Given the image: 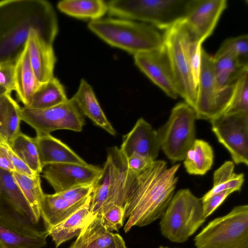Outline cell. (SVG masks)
<instances>
[{
    "instance_id": "33",
    "label": "cell",
    "mask_w": 248,
    "mask_h": 248,
    "mask_svg": "<svg viewBox=\"0 0 248 248\" xmlns=\"http://www.w3.org/2000/svg\"><path fill=\"white\" fill-rule=\"evenodd\" d=\"M48 236L29 237L0 224V248H42L46 245Z\"/></svg>"
},
{
    "instance_id": "50",
    "label": "cell",
    "mask_w": 248,
    "mask_h": 248,
    "mask_svg": "<svg viewBox=\"0 0 248 248\" xmlns=\"http://www.w3.org/2000/svg\"><path fill=\"white\" fill-rule=\"evenodd\" d=\"M159 248H170L167 247L160 246L159 247Z\"/></svg>"
},
{
    "instance_id": "11",
    "label": "cell",
    "mask_w": 248,
    "mask_h": 248,
    "mask_svg": "<svg viewBox=\"0 0 248 248\" xmlns=\"http://www.w3.org/2000/svg\"><path fill=\"white\" fill-rule=\"evenodd\" d=\"M210 122L213 132L233 162L248 166V113H223Z\"/></svg>"
},
{
    "instance_id": "51",
    "label": "cell",
    "mask_w": 248,
    "mask_h": 248,
    "mask_svg": "<svg viewBox=\"0 0 248 248\" xmlns=\"http://www.w3.org/2000/svg\"></svg>"
},
{
    "instance_id": "46",
    "label": "cell",
    "mask_w": 248,
    "mask_h": 248,
    "mask_svg": "<svg viewBox=\"0 0 248 248\" xmlns=\"http://www.w3.org/2000/svg\"><path fill=\"white\" fill-rule=\"evenodd\" d=\"M114 233L106 228L95 240V243L98 248H110L114 240Z\"/></svg>"
},
{
    "instance_id": "36",
    "label": "cell",
    "mask_w": 248,
    "mask_h": 248,
    "mask_svg": "<svg viewBox=\"0 0 248 248\" xmlns=\"http://www.w3.org/2000/svg\"><path fill=\"white\" fill-rule=\"evenodd\" d=\"M234 165L232 161H225L213 174V186L201 199L202 202L212 196L224 190H229V185L233 176ZM231 191V190H230Z\"/></svg>"
},
{
    "instance_id": "34",
    "label": "cell",
    "mask_w": 248,
    "mask_h": 248,
    "mask_svg": "<svg viewBox=\"0 0 248 248\" xmlns=\"http://www.w3.org/2000/svg\"><path fill=\"white\" fill-rule=\"evenodd\" d=\"M248 113V71L234 84L231 103L224 113Z\"/></svg>"
},
{
    "instance_id": "44",
    "label": "cell",
    "mask_w": 248,
    "mask_h": 248,
    "mask_svg": "<svg viewBox=\"0 0 248 248\" xmlns=\"http://www.w3.org/2000/svg\"><path fill=\"white\" fill-rule=\"evenodd\" d=\"M11 161L15 168V172L29 177H33L37 174L33 171L13 151L9 144L7 147Z\"/></svg>"
},
{
    "instance_id": "45",
    "label": "cell",
    "mask_w": 248,
    "mask_h": 248,
    "mask_svg": "<svg viewBox=\"0 0 248 248\" xmlns=\"http://www.w3.org/2000/svg\"><path fill=\"white\" fill-rule=\"evenodd\" d=\"M9 143L0 138V169L11 172H15L8 152Z\"/></svg>"
},
{
    "instance_id": "15",
    "label": "cell",
    "mask_w": 248,
    "mask_h": 248,
    "mask_svg": "<svg viewBox=\"0 0 248 248\" xmlns=\"http://www.w3.org/2000/svg\"><path fill=\"white\" fill-rule=\"evenodd\" d=\"M160 149L157 131L143 118H139L131 130L123 136L119 148L127 157L133 154L153 161L157 157Z\"/></svg>"
},
{
    "instance_id": "4",
    "label": "cell",
    "mask_w": 248,
    "mask_h": 248,
    "mask_svg": "<svg viewBox=\"0 0 248 248\" xmlns=\"http://www.w3.org/2000/svg\"><path fill=\"white\" fill-rule=\"evenodd\" d=\"M190 0H113L107 2L109 14L150 24L166 31L183 20Z\"/></svg>"
},
{
    "instance_id": "32",
    "label": "cell",
    "mask_w": 248,
    "mask_h": 248,
    "mask_svg": "<svg viewBox=\"0 0 248 248\" xmlns=\"http://www.w3.org/2000/svg\"><path fill=\"white\" fill-rule=\"evenodd\" d=\"M10 145L13 151L34 172L40 174L41 166L34 138L21 131L12 140Z\"/></svg>"
},
{
    "instance_id": "3",
    "label": "cell",
    "mask_w": 248,
    "mask_h": 248,
    "mask_svg": "<svg viewBox=\"0 0 248 248\" xmlns=\"http://www.w3.org/2000/svg\"><path fill=\"white\" fill-rule=\"evenodd\" d=\"M88 28L109 45L133 55L158 49L164 45L163 34L153 26L123 18L91 21Z\"/></svg>"
},
{
    "instance_id": "18",
    "label": "cell",
    "mask_w": 248,
    "mask_h": 248,
    "mask_svg": "<svg viewBox=\"0 0 248 248\" xmlns=\"http://www.w3.org/2000/svg\"><path fill=\"white\" fill-rule=\"evenodd\" d=\"M71 99L82 114L111 135L115 136V130L106 116L92 86L85 79L80 80L78 90Z\"/></svg>"
},
{
    "instance_id": "6",
    "label": "cell",
    "mask_w": 248,
    "mask_h": 248,
    "mask_svg": "<svg viewBox=\"0 0 248 248\" xmlns=\"http://www.w3.org/2000/svg\"><path fill=\"white\" fill-rule=\"evenodd\" d=\"M194 243L196 248H248V205L236 206L211 220Z\"/></svg>"
},
{
    "instance_id": "26",
    "label": "cell",
    "mask_w": 248,
    "mask_h": 248,
    "mask_svg": "<svg viewBox=\"0 0 248 248\" xmlns=\"http://www.w3.org/2000/svg\"><path fill=\"white\" fill-rule=\"evenodd\" d=\"M0 195L18 213L32 222L37 223L12 172L0 169Z\"/></svg>"
},
{
    "instance_id": "27",
    "label": "cell",
    "mask_w": 248,
    "mask_h": 248,
    "mask_svg": "<svg viewBox=\"0 0 248 248\" xmlns=\"http://www.w3.org/2000/svg\"><path fill=\"white\" fill-rule=\"evenodd\" d=\"M0 224L14 232L31 237L48 235L35 223L16 211L0 195Z\"/></svg>"
},
{
    "instance_id": "17",
    "label": "cell",
    "mask_w": 248,
    "mask_h": 248,
    "mask_svg": "<svg viewBox=\"0 0 248 248\" xmlns=\"http://www.w3.org/2000/svg\"><path fill=\"white\" fill-rule=\"evenodd\" d=\"M34 138L42 169L55 163L88 164L66 144L50 134L36 135Z\"/></svg>"
},
{
    "instance_id": "14",
    "label": "cell",
    "mask_w": 248,
    "mask_h": 248,
    "mask_svg": "<svg viewBox=\"0 0 248 248\" xmlns=\"http://www.w3.org/2000/svg\"><path fill=\"white\" fill-rule=\"evenodd\" d=\"M227 6L226 0H190L184 23L191 34L203 43L212 34Z\"/></svg>"
},
{
    "instance_id": "20",
    "label": "cell",
    "mask_w": 248,
    "mask_h": 248,
    "mask_svg": "<svg viewBox=\"0 0 248 248\" xmlns=\"http://www.w3.org/2000/svg\"><path fill=\"white\" fill-rule=\"evenodd\" d=\"M91 195L78 202H69L58 193L44 194L40 206L46 229L61 223L91 200Z\"/></svg>"
},
{
    "instance_id": "5",
    "label": "cell",
    "mask_w": 248,
    "mask_h": 248,
    "mask_svg": "<svg viewBox=\"0 0 248 248\" xmlns=\"http://www.w3.org/2000/svg\"><path fill=\"white\" fill-rule=\"evenodd\" d=\"M160 218L162 235L178 243L186 241L206 220L201 199L187 188L181 189L174 194Z\"/></svg>"
},
{
    "instance_id": "38",
    "label": "cell",
    "mask_w": 248,
    "mask_h": 248,
    "mask_svg": "<svg viewBox=\"0 0 248 248\" xmlns=\"http://www.w3.org/2000/svg\"><path fill=\"white\" fill-rule=\"evenodd\" d=\"M105 228L101 223L99 215L93 216L70 248H87L89 243L96 239Z\"/></svg>"
},
{
    "instance_id": "22",
    "label": "cell",
    "mask_w": 248,
    "mask_h": 248,
    "mask_svg": "<svg viewBox=\"0 0 248 248\" xmlns=\"http://www.w3.org/2000/svg\"><path fill=\"white\" fill-rule=\"evenodd\" d=\"M91 200L59 224L46 230L55 244V248L78 236L93 216L90 210Z\"/></svg>"
},
{
    "instance_id": "28",
    "label": "cell",
    "mask_w": 248,
    "mask_h": 248,
    "mask_svg": "<svg viewBox=\"0 0 248 248\" xmlns=\"http://www.w3.org/2000/svg\"><path fill=\"white\" fill-rule=\"evenodd\" d=\"M213 160L214 153L211 145L204 140L195 139L187 152L184 165L188 174L203 175L211 169Z\"/></svg>"
},
{
    "instance_id": "7",
    "label": "cell",
    "mask_w": 248,
    "mask_h": 248,
    "mask_svg": "<svg viewBox=\"0 0 248 248\" xmlns=\"http://www.w3.org/2000/svg\"><path fill=\"white\" fill-rule=\"evenodd\" d=\"M194 109L185 102L177 103L167 121L158 130L160 148L173 162L184 160L195 140Z\"/></svg>"
},
{
    "instance_id": "35",
    "label": "cell",
    "mask_w": 248,
    "mask_h": 248,
    "mask_svg": "<svg viewBox=\"0 0 248 248\" xmlns=\"http://www.w3.org/2000/svg\"><path fill=\"white\" fill-rule=\"evenodd\" d=\"M229 52L242 65L248 67V35L243 34L225 40L215 55Z\"/></svg>"
},
{
    "instance_id": "42",
    "label": "cell",
    "mask_w": 248,
    "mask_h": 248,
    "mask_svg": "<svg viewBox=\"0 0 248 248\" xmlns=\"http://www.w3.org/2000/svg\"><path fill=\"white\" fill-rule=\"evenodd\" d=\"M232 192L226 190L217 193L202 202L203 217L206 219L210 216Z\"/></svg>"
},
{
    "instance_id": "2",
    "label": "cell",
    "mask_w": 248,
    "mask_h": 248,
    "mask_svg": "<svg viewBox=\"0 0 248 248\" xmlns=\"http://www.w3.org/2000/svg\"><path fill=\"white\" fill-rule=\"evenodd\" d=\"M180 166L177 164L168 168L165 161L155 160L136 176L125 208L124 219L128 218L125 232L133 227L148 225L161 217L174 194Z\"/></svg>"
},
{
    "instance_id": "25",
    "label": "cell",
    "mask_w": 248,
    "mask_h": 248,
    "mask_svg": "<svg viewBox=\"0 0 248 248\" xmlns=\"http://www.w3.org/2000/svg\"><path fill=\"white\" fill-rule=\"evenodd\" d=\"M214 73L219 91L234 84L248 71V67L241 65L237 58L229 52L213 56Z\"/></svg>"
},
{
    "instance_id": "43",
    "label": "cell",
    "mask_w": 248,
    "mask_h": 248,
    "mask_svg": "<svg viewBox=\"0 0 248 248\" xmlns=\"http://www.w3.org/2000/svg\"><path fill=\"white\" fill-rule=\"evenodd\" d=\"M126 158L128 169L136 176L147 169L155 161L135 154Z\"/></svg>"
},
{
    "instance_id": "21",
    "label": "cell",
    "mask_w": 248,
    "mask_h": 248,
    "mask_svg": "<svg viewBox=\"0 0 248 248\" xmlns=\"http://www.w3.org/2000/svg\"><path fill=\"white\" fill-rule=\"evenodd\" d=\"M109 153L115 164V175L112 192L106 205L114 203L123 207L125 211L128 192L137 176L128 169L126 157L119 148L114 147Z\"/></svg>"
},
{
    "instance_id": "39",
    "label": "cell",
    "mask_w": 248,
    "mask_h": 248,
    "mask_svg": "<svg viewBox=\"0 0 248 248\" xmlns=\"http://www.w3.org/2000/svg\"><path fill=\"white\" fill-rule=\"evenodd\" d=\"M188 30V29H187ZM188 54L192 73L198 85L201 64V52L202 43L197 40L188 31Z\"/></svg>"
},
{
    "instance_id": "9",
    "label": "cell",
    "mask_w": 248,
    "mask_h": 248,
    "mask_svg": "<svg viewBox=\"0 0 248 248\" xmlns=\"http://www.w3.org/2000/svg\"><path fill=\"white\" fill-rule=\"evenodd\" d=\"M234 84L219 91L215 78L213 56L202 47L194 110L198 119L211 120L225 113L232 96Z\"/></svg>"
},
{
    "instance_id": "47",
    "label": "cell",
    "mask_w": 248,
    "mask_h": 248,
    "mask_svg": "<svg viewBox=\"0 0 248 248\" xmlns=\"http://www.w3.org/2000/svg\"><path fill=\"white\" fill-rule=\"evenodd\" d=\"M110 248H126L122 237L118 233H114L113 243Z\"/></svg>"
},
{
    "instance_id": "49",
    "label": "cell",
    "mask_w": 248,
    "mask_h": 248,
    "mask_svg": "<svg viewBox=\"0 0 248 248\" xmlns=\"http://www.w3.org/2000/svg\"><path fill=\"white\" fill-rule=\"evenodd\" d=\"M6 92H7L6 90L4 88L0 86V98L1 96Z\"/></svg>"
},
{
    "instance_id": "48",
    "label": "cell",
    "mask_w": 248,
    "mask_h": 248,
    "mask_svg": "<svg viewBox=\"0 0 248 248\" xmlns=\"http://www.w3.org/2000/svg\"><path fill=\"white\" fill-rule=\"evenodd\" d=\"M95 239L91 241L89 243L87 248H98L95 244Z\"/></svg>"
},
{
    "instance_id": "29",
    "label": "cell",
    "mask_w": 248,
    "mask_h": 248,
    "mask_svg": "<svg viewBox=\"0 0 248 248\" xmlns=\"http://www.w3.org/2000/svg\"><path fill=\"white\" fill-rule=\"evenodd\" d=\"M57 7L69 16L91 21L101 18L108 11L107 3L102 0H65L59 1Z\"/></svg>"
},
{
    "instance_id": "37",
    "label": "cell",
    "mask_w": 248,
    "mask_h": 248,
    "mask_svg": "<svg viewBox=\"0 0 248 248\" xmlns=\"http://www.w3.org/2000/svg\"><path fill=\"white\" fill-rule=\"evenodd\" d=\"M124 208L120 205L108 204L102 207L99 215L102 225L109 231H118L123 225Z\"/></svg>"
},
{
    "instance_id": "40",
    "label": "cell",
    "mask_w": 248,
    "mask_h": 248,
    "mask_svg": "<svg viewBox=\"0 0 248 248\" xmlns=\"http://www.w3.org/2000/svg\"><path fill=\"white\" fill-rule=\"evenodd\" d=\"M15 64L12 61L0 62V86L9 93L15 91Z\"/></svg>"
},
{
    "instance_id": "23",
    "label": "cell",
    "mask_w": 248,
    "mask_h": 248,
    "mask_svg": "<svg viewBox=\"0 0 248 248\" xmlns=\"http://www.w3.org/2000/svg\"><path fill=\"white\" fill-rule=\"evenodd\" d=\"M115 175V164L108 153L91 194L90 210L93 216L98 214L102 207L108 202L113 188Z\"/></svg>"
},
{
    "instance_id": "19",
    "label": "cell",
    "mask_w": 248,
    "mask_h": 248,
    "mask_svg": "<svg viewBox=\"0 0 248 248\" xmlns=\"http://www.w3.org/2000/svg\"><path fill=\"white\" fill-rule=\"evenodd\" d=\"M15 92L18 100L27 107L40 86L30 64L27 42L15 64Z\"/></svg>"
},
{
    "instance_id": "41",
    "label": "cell",
    "mask_w": 248,
    "mask_h": 248,
    "mask_svg": "<svg viewBox=\"0 0 248 248\" xmlns=\"http://www.w3.org/2000/svg\"><path fill=\"white\" fill-rule=\"evenodd\" d=\"M93 186L94 184H91L78 186L57 193L69 202H78L91 195Z\"/></svg>"
},
{
    "instance_id": "1",
    "label": "cell",
    "mask_w": 248,
    "mask_h": 248,
    "mask_svg": "<svg viewBox=\"0 0 248 248\" xmlns=\"http://www.w3.org/2000/svg\"><path fill=\"white\" fill-rule=\"evenodd\" d=\"M51 4L45 0L0 1V62H15L32 32L49 44L58 32Z\"/></svg>"
},
{
    "instance_id": "8",
    "label": "cell",
    "mask_w": 248,
    "mask_h": 248,
    "mask_svg": "<svg viewBox=\"0 0 248 248\" xmlns=\"http://www.w3.org/2000/svg\"><path fill=\"white\" fill-rule=\"evenodd\" d=\"M164 46L170 63L179 96L195 108L196 85L190 66L188 54V31L184 20L165 31Z\"/></svg>"
},
{
    "instance_id": "30",
    "label": "cell",
    "mask_w": 248,
    "mask_h": 248,
    "mask_svg": "<svg viewBox=\"0 0 248 248\" xmlns=\"http://www.w3.org/2000/svg\"><path fill=\"white\" fill-rule=\"evenodd\" d=\"M68 100L63 85L54 77L48 81L42 84L26 108H46L62 104Z\"/></svg>"
},
{
    "instance_id": "24",
    "label": "cell",
    "mask_w": 248,
    "mask_h": 248,
    "mask_svg": "<svg viewBox=\"0 0 248 248\" xmlns=\"http://www.w3.org/2000/svg\"><path fill=\"white\" fill-rule=\"evenodd\" d=\"M21 107L5 93L0 98V138L9 144L20 132Z\"/></svg>"
},
{
    "instance_id": "16",
    "label": "cell",
    "mask_w": 248,
    "mask_h": 248,
    "mask_svg": "<svg viewBox=\"0 0 248 248\" xmlns=\"http://www.w3.org/2000/svg\"><path fill=\"white\" fill-rule=\"evenodd\" d=\"M29 58L38 81L46 83L54 76L56 57L53 45L45 41L35 32H31L27 41Z\"/></svg>"
},
{
    "instance_id": "12",
    "label": "cell",
    "mask_w": 248,
    "mask_h": 248,
    "mask_svg": "<svg viewBox=\"0 0 248 248\" xmlns=\"http://www.w3.org/2000/svg\"><path fill=\"white\" fill-rule=\"evenodd\" d=\"M102 169L87 164L55 163L43 168V177L55 193L83 185L94 184Z\"/></svg>"
},
{
    "instance_id": "31",
    "label": "cell",
    "mask_w": 248,
    "mask_h": 248,
    "mask_svg": "<svg viewBox=\"0 0 248 248\" xmlns=\"http://www.w3.org/2000/svg\"><path fill=\"white\" fill-rule=\"evenodd\" d=\"M12 174L38 223L41 217V203L45 194L42 188L40 174L31 177L16 172Z\"/></svg>"
},
{
    "instance_id": "13",
    "label": "cell",
    "mask_w": 248,
    "mask_h": 248,
    "mask_svg": "<svg viewBox=\"0 0 248 248\" xmlns=\"http://www.w3.org/2000/svg\"><path fill=\"white\" fill-rule=\"evenodd\" d=\"M136 66L168 96L176 99L178 89L164 45L162 47L134 55Z\"/></svg>"
},
{
    "instance_id": "10",
    "label": "cell",
    "mask_w": 248,
    "mask_h": 248,
    "mask_svg": "<svg viewBox=\"0 0 248 248\" xmlns=\"http://www.w3.org/2000/svg\"><path fill=\"white\" fill-rule=\"evenodd\" d=\"M21 120L34 129L36 135L50 134L58 130L82 131L85 125L82 114L71 99L43 109L21 107Z\"/></svg>"
}]
</instances>
